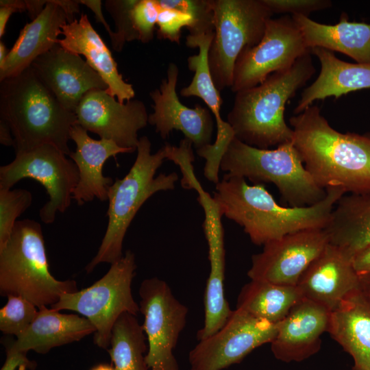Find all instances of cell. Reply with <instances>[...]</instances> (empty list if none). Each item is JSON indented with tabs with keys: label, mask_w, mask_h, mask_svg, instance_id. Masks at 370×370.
I'll return each mask as SVG.
<instances>
[{
	"label": "cell",
	"mask_w": 370,
	"mask_h": 370,
	"mask_svg": "<svg viewBox=\"0 0 370 370\" xmlns=\"http://www.w3.org/2000/svg\"><path fill=\"white\" fill-rule=\"evenodd\" d=\"M364 135L370 142V132H367V133L365 134Z\"/></svg>",
	"instance_id": "obj_48"
},
{
	"label": "cell",
	"mask_w": 370,
	"mask_h": 370,
	"mask_svg": "<svg viewBox=\"0 0 370 370\" xmlns=\"http://www.w3.org/2000/svg\"><path fill=\"white\" fill-rule=\"evenodd\" d=\"M95 331V326L84 317L63 314L42 306L27 330L6 347L15 351L27 353L33 350L44 354L54 347L79 341Z\"/></svg>",
	"instance_id": "obj_25"
},
{
	"label": "cell",
	"mask_w": 370,
	"mask_h": 370,
	"mask_svg": "<svg viewBox=\"0 0 370 370\" xmlns=\"http://www.w3.org/2000/svg\"><path fill=\"white\" fill-rule=\"evenodd\" d=\"M79 3L88 7L95 14V20L101 23L105 27L110 38L111 42L114 40L115 34L106 22L101 10V1L100 0H79Z\"/></svg>",
	"instance_id": "obj_39"
},
{
	"label": "cell",
	"mask_w": 370,
	"mask_h": 370,
	"mask_svg": "<svg viewBox=\"0 0 370 370\" xmlns=\"http://www.w3.org/2000/svg\"><path fill=\"white\" fill-rule=\"evenodd\" d=\"M136 269L135 255L127 250L99 280L88 288L63 294L50 308L77 312L88 319L96 329L94 343L108 350L112 330L119 317L125 312L136 316L140 312L131 288Z\"/></svg>",
	"instance_id": "obj_8"
},
{
	"label": "cell",
	"mask_w": 370,
	"mask_h": 370,
	"mask_svg": "<svg viewBox=\"0 0 370 370\" xmlns=\"http://www.w3.org/2000/svg\"><path fill=\"white\" fill-rule=\"evenodd\" d=\"M278 325L236 308L220 330L189 352L190 370H222L240 362L254 349L271 343Z\"/></svg>",
	"instance_id": "obj_13"
},
{
	"label": "cell",
	"mask_w": 370,
	"mask_h": 370,
	"mask_svg": "<svg viewBox=\"0 0 370 370\" xmlns=\"http://www.w3.org/2000/svg\"><path fill=\"white\" fill-rule=\"evenodd\" d=\"M138 293L148 345L145 357L148 368L179 370L173 350L185 328L188 308L174 296L169 284L158 278L144 280Z\"/></svg>",
	"instance_id": "obj_11"
},
{
	"label": "cell",
	"mask_w": 370,
	"mask_h": 370,
	"mask_svg": "<svg viewBox=\"0 0 370 370\" xmlns=\"http://www.w3.org/2000/svg\"><path fill=\"white\" fill-rule=\"evenodd\" d=\"M292 16L269 18L264 36L256 45L245 48L234 68L231 90L236 93L262 83L271 74L290 67L310 53Z\"/></svg>",
	"instance_id": "obj_12"
},
{
	"label": "cell",
	"mask_w": 370,
	"mask_h": 370,
	"mask_svg": "<svg viewBox=\"0 0 370 370\" xmlns=\"http://www.w3.org/2000/svg\"><path fill=\"white\" fill-rule=\"evenodd\" d=\"M359 277L360 287L362 290L365 292V293L367 295V297L370 299V274Z\"/></svg>",
	"instance_id": "obj_45"
},
{
	"label": "cell",
	"mask_w": 370,
	"mask_h": 370,
	"mask_svg": "<svg viewBox=\"0 0 370 370\" xmlns=\"http://www.w3.org/2000/svg\"><path fill=\"white\" fill-rule=\"evenodd\" d=\"M75 114L77 124L87 132L136 151L138 132L147 126L149 118L142 101L132 99L122 103L100 89L86 93Z\"/></svg>",
	"instance_id": "obj_15"
},
{
	"label": "cell",
	"mask_w": 370,
	"mask_h": 370,
	"mask_svg": "<svg viewBox=\"0 0 370 370\" xmlns=\"http://www.w3.org/2000/svg\"><path fill=\"white\" fill-rule=\"evenodd\" d=\"M0 119L10 128L15 154L52 145L65 155L75 112L66 110L43 84L31 66L1 81Z\"/></svg>",
	"instance_id": "obj_4"
},
{
	"label": "cell",
	"mask_w": 370,
	"mask_h": 370,
	"mask_svg": "<svg viewBox=\"0 0 370 370\" xmlns=\"http://www.w3.org/2000/svg\"><path fill=\"white\" fill-rule=\"evenodd\" d=\"M32 193L26 189L0 188V249L8 241L18 217L32 204Z\"/></svg>",
	"instance_id": "obj_31"
},
{
	"label": "cell",
	"mask_w": 370,
	"mask_h": 370,
	"mask_svg": "<svg viewBox=\"0 0 370 370\" xmlns=\"http://www.w3.org/2000/svg\"><path fill=\"white\" fill-rule=\"evenodd\" d=\"M289 123L293 145L320 187L341 188L346 194L370 191V142L364 134L336 131L316 105Z\"/></svg>",
	"instance_id": "obj_1"
},
{
	"label": "cell",
	"mask_w": 370,
	"mask_h": 370,
	"mask_svg": "<svg viewBox=\"0 0 370 370\" xmlns=\"http://www.w3.org/2000/svg\"><path fill=\"white\" fill-rule=\"evenodd\" d=\"M324 230L329 243L352 258L370 245V191L343 195Z\"/></svg>",
	"instance_id": "obj_27"
},
{
	"label": "cell",
	"mask_w": 370,
	"mask_h": 370,
	"mask_svg": "<svg viewBox=\"0 0 370 370\" xmlns=\"http://www.w3.org/2000/svg\"><path fill=\"white\" fill-rule=\"evenodd\" d=\"M213 11L214 38L208 62L220 92L232 85L236 61L245 48L262 40L273 15L263 0H210Z\"/></svg>",
	"instance_id": "obj_9"
},
{
	"label": "cell",
	"mask_w": 370,
	"mask_h": 370,
	"mask_svg": "<svg viewBox=\"0 0 370 370\" xmlns=\"http://www.w3.org/2000/svg\"><path fill=\"white\" fill-rule=\"evenodd\" d=\"M15 12H18L12 6H0V38H2L5 34V27L10 17Z\"/></svg>",
	"instance_id": "obj_43"
},
{
	"label": "cell",
	"mask_w": 370,
	"mask_h": 370,
	"mask_svg": "<svg viewBox=\"0 0 370 370\" xmlns=\"http://www.w3.org/2000/svg\"><path fill=\"white\" fill-rule=\"evenodd\" d=\"M330 312L301 298L278 323L271 343L274 356L283 362H300L319 352L321 336L327 332Z\"/></svg>",
	"instance_id": "obj_19"
},
{
	"label": "cell",
	"mask_w": 370,
	"mask_h": 370,
	"mask_svg": "<svg viewBox=\"0 0 370 370\" xmlns=\"http://www.w3.org/2000/svg\"><path fill=\"white\" fill-rule=\"evenodd\" d=\"M214 35V32L199 35L188 34L186 36L187 47H197L199 53L188 58V67L194 72V76L188 86L181 90L180 95L185 97H197L204 101L216 120L217 133L213 144L218 148L225 149L235 135L229 123L221 116L223 100L210 70L208 54Z\"/></svg>",
	"instance_id": "obj_28"
},
{
	"label": "cell",
	"mask_w": 370,
	"mask_h": 370,
	"mask_svg": "<svg viewBox=\"0 0 370 370\" xmlns=\"http://www.w3.org/2000/svg\"><path fill=\"white\" fill-rule=\"evenodd\" d=\"M178 75L177 66L169 63L166 77L162 79L159 88L149 93L153 112L149 115L148 123L155 126L163 139L174 130L181 131L199 149L211 144L213 117L208 108L196 105L190 108L181 103L176 92Z\"/></svg>",
	"instance_id": "obj_16"
},
{
	"label": "cell",
	"mask_w": 370,
	"mask_h": 370,
	"mask_svg": "<svg viewBox=\"0 0 370 370\" xmlns=\"http://www.w3.org/2000/svg\"><path fill=\"white\" fill-rule=\"evenodd\" d=\"M159 7L160 11L157 21L158 37L160 39H166L180 44L182 29L184 27L188 29L190 26L191 17L175 9L160 7V5Z\"/></svg>",
	"instance_id": "obj_35"
},
{
	"label": "cell",
	"mask_w": 370,
	"mask_h": 370,
	"mask_svg": "<svg viewBox=\"0 0 370 370\" xmlns=\"http://www.w3.org/2000/svg\"><path fill=\"white\" fill-rule=\"evenodd\" d=\"M169 147L166 143L151 153L148 137L139 138L136 158L129 172L108 188V225L97 254L85 267L87 273L101 263L112 264L120 260L126 232L138 210L156 193L175 188L178 180L176 173L155 177L164 160L169 158Z\"/></svg>",
	"instance_id": "obj_5"
},
{
	"label": "cell",
	"mask_w": 370,
	"mask_h": 370,
	"mask_svg": "<svg viewBox=\"0 0 370 370\" xmlns=\"http://www.w3.org/2000/svg\"><path fill=\"white\" fill-rule=\"evenodd\" d=\"M30 66L59 103L73 112L86 93L108 88L86 60L59 44L38 57Z\"/></svg>",
	"instance_id": "obj_17"
},
{
	"label": "cell",
	"mask_w": 370,
	"mask_h": 370,
	"mask_svg": "<svg viewBox=\"0 0 370 370\" xmlns=\"http://www.w3.org/2000/svg\"><path fill=\"white\" fill-rule=\"evenodd\" d=\"M353 266L359 276L370 274V245L353 257Z\"/></svg>",
	"instance_id": "obj_40"
},
{
	"label": "cell",
	"mask_w": 370,
	"mask_h": 370,
	"mask_svg": "<svg viewBox=\"0 0 370 370\" xmlns=\"http://www.w3.org/2000/svg\"><path fill=\"white\" fill-rule=\"evenodd\" d=\"M70 137L75 143L76 149L69 157L79 172V181L73 199L78 206L92 201L95 198L101 201L108 200V188L114 181L103 174L105 162L117 154L132 153L136 150L121 147L112 140L94 139L78 124L71 128Z\"/></svg>",
	"instance_id": "obj_20"
},
{
	"label": "cell",
	"mask_w": 370,
	"mask_h": 370,
	"mask_svg": "<svg viewBox=\"0 0 370 370\" xmlns=\"http://www.w3.org/2000/svg\"><path fill=\"white\" fill-rule=\"evenodd\" d=\"M90 370H114V369L110 365L102 363L94 366Z\"/></svg>",
	"instance_id": "obj_47"
},
{
	"label": "cell",
	"mask_w": 370,
	"mask_h": 370,
	"mask_svg": "<svg viewBox=\"0 0 370 370\" xmlns=\"http://www.w3.org/2000/svg\"><path fill=\"white\" fill-rule=\"evenodd\" d=\"M360 285L353 258L329 243L304 272L297 286L303 298L331 312Z\"/></svg>",
	"instance_id": "obj_18"
},
{
	"label": "cell",
	"mask_w": 370,
	"mask_h": 370,
	"mask_svg": "<svg viewBox=\"0 0 370 370\" xmlns=\"http://www.w3.org/2000/svg\"><path fill=\"white\" fill-rule=\"evenodd\" d=\"M63 38L58 44L72 53L84 56L87 63L106 84V91L120 103L134 99L135 91L117 69L111 51L94 29L86 14L62 27Z\"/></svg>",
	"instance_id": "obj_21"
},
{
	"label": "cell",
	"mask_w": 370,
	"mask_h": 370,
	"mask_svg": "<svg viewBox=\"0 0 370 370\" xmlns=\"http://www.w3.org/2000/svg\"><path fill=\"white\" fill-rule=\"evenodd\" d=\"M319 60L317 79L304 90L294 113L298 114L317 100L336 99L351 92L370 88V64L350 63L338 59L334 52L321 47L310 49Z\"/></svg>",
	"instance_id": "obj_24"
},
{
	"label": "cell",
	"mask_w": 370,
	"mask_h": 370,
	"mask_svg": "<svg viewBox=\"0 0 370 370\" xmlns=\"http://www.w3.org/2000/svg\"><path fill=\"white\" fill-rule=\"evenodd\" d=\"M325 198L310 206L279 205L262 184L249 185L245 178L227 174L216 184L214 199L223 216L243 227L256 245L286 234L310 229H325L338 200L345 193L328 188Z\"/></svg>",
	"instance_id": "obj_2"
},
{
	"label": "cell",
	"mask_w": 370,
	"mask_h": 370,
	"mask_svg": "<svg viewBox=\"0 0 370 370\" xmlns=\"http://www.w3.org/2000/svg\"><path fill=\"white\" fill-rule=\"evenodd\" d=\"M66 156L48 144L16 154L11 162L0 167V188L11 189L23 179L38 181L49 197L40 209V218L45 224L53 223L57 213H64L71 206L79 181L77 167Z\"/></svg>",
	"instance_id": "obj_10"
},
{
	"label": "cell",
	"mask_w": 370,
	"mask_h": 370,
	"mask_svg": "<svg viewBox=\"0 0 370 370\" xmlns=\"http://www.w3.org/2000/svg\"><path fill=\"white\" fill-rule=\"evenodd\" d=\"M146 341L143 325L136 316L122 314L112 328L110 346L107 350L114 370H148Z\"/></svg>",
	"instance_id": "obj_30"
},
{
	"label": "cell",
	"mask_w": 370,
	"mask_h": 370,
	"mask_svg": "<svg viewBox=\"0 0 370 370\" xmlns=\"http://www.w3.org/2000/svg\"><path fill=\"white\" fill-rule=\"evenodd\" d=\"M314 73L310 52L260 84L236 92L227 116L235 137L263 149L292 142L293 131L284 119L286 104Z\"/></svg>",
	"instance_id": "obj_3"
},
{
	"label": "cell",
	"mask_w": 370,
	"mask_h": 370,
	"mask_svg": "<svg viewBox=\"0 0 370 370\" xmlns=\"http://www.w3.org/2000/svg\"><path fill=\"white\" fill-rule=\"evenodd\" d=\"M159 11L156 0H138L132 10V19L140 42L147 43L153 40Z\"/></svg>",
	"instance_id": "obj_36"
},
{
	"label": "cell",
	"mask_w": 370,
	"mask_h": 370,
	"mask_svg": "<svg viewBox=\"0 0 370 370\" xmlns=\"http://www.w3.org/2000/svg\"><path fill=\"white\" fill-rule=\"evenodd\" d=\"M160 7L175 9L192 18L189 34L199 35L214 32L213 11L210 0H156Z\"/></svg>",
	"instance_id": "obj_33"
},
{
	"label": "cell",
	"mask_w": 370,
	"mask_h": 370,
	"mask_svg": "<svg viewBox=\"0 0 370 370\" xmlns=\"http://www.w3.org/2000/svg\"><path fill=\"white\" fill-rule=\"evenodd\" d=\"M77 291L75 280H58L49 271L40 223L29 219L17 221L0 249L1 296H22L40 308Z\"/></svg>",
	"instance_id": "obj_6"
},
{
	"label": "cell",
	"mask_w": 370,
	"mask_h": 370,
	"mask_svg": "<svg viewBox=\"0 0 370 370\" xmlns=\"http://www.w3.org/2000/svg\"><path fill=\"white\" fill-rule=\"evenodd\" d=\"M327 332L352 356V370H370V299L360 285L330 312Z\"/></svg>",
	"instance_id": "obj_22"
},
{
	"label": "cell",
	"mask_w": 370,
	"mask_h": 370,
	"mask_svg": "<svg viewBox=\"0 0 370 370\" xmlns=\"http://www.w3.org/2000/svg\"><path fill=\"white\" fill-rule=\"evenodd\" d=\"M227 175L247 178L255 184L272 183L290 207L312 206L326 196L306 169L293 142L273 149L248 145L234 137L220 164Z\"/></svg>",
	"instance_id": "obj_7"
},
{
	"label": "cell",
	"mask_w": 370,
	"mask_h": 370,
	"mask_svg": "<svg viewBox=\"0 0 370 370\" xmlns=\"http://www.w3.org/2000/svg\"><path fill=\"white\" fill-rule=\"evenodd\" d=\"M273 14H291L308 17L311 12L328 9L332 6L330 0H263Z\"/></svg>",
	"instance_id": "obj_37"
},
{
	"label": "cell",
	"mask_w": 370,
	"mask_h": 370,
	"mask_svg": "<svg viewBox=\"0 0 370 370\" xmlns=\"http://www.w3.org/2000/svg\"><path fill=\"white\" fill-rule=\"evenodd\" d=\"M7 298L0 310V330L17 337L33 322L38 308L22 296L9 295Z\"/></svg>",
	"instance_id": "obj_32"
},
{
	"label": "cell",
	"mask_w": 370,
	"mask_h": 370,
	"mask_svg": "<svg viewBox=\"0 0 370 370\" xmlns=\"http://www.w3.org/2000/svg\"><path fill=\"white\" fill-rule=\"evenodd\" d=\"M36 365L34 361L27 358V353L7 347L6 358L1 370H16L17 368L21 369V370L34 369Z\"/></svg>",
	"instance_id": "obj_38"
},
{
	"label": "cell",
	"mask_w": 370,
	"mask_h": 370,
	"mask_svg": "<svg viewBox=\"0 0 370 370\" xmlns=\"http://www.w3.org/2000/svg\"><path fill=\"white\" fill-rule=\"evenodd\" d=\"M307 46L321 47L348 56L357 63L370 64V23L350 22L343 12L338 23L328 25L309 17L293 15Z\"/></svg>",
	"instance_id": "obj_26"
},
{
	"label": "cell",
	"mask_w": 370,
	"mask_h": 370,
	"mask_svg": "<svg viewBox=\"0 0 370 370\" xmlns=\"http://www.w3.org/2000/svg\"><path fill=\"white\" fill-rule=\"evenodd\" d=\"M56 2L65 12L68 23L73 22L75 19V15L79 12V1L56 0Z\"/></svg>",
	"instance_id": "obj_41"
},
{
	"label": "cell",
	"mask_w": 370,
	"mask_h": 370,
	"mask_svg": "<svg viewBox=\"0 0 370 370\" xmlns=\"http://www.w3.org/2000/svg\"><path fill=\"white\" fill-rule=\"evenodd\" d=\"M301 298L297 286L251 280L241 288L236 308L278 323Z\"/></svg>",
	"instance_id": "obj_29"
},
{
	"label": "cell",
	"mask_w": 370,
	"mask_h": 370,
	"mask_svg": "<svg viewBox=\"0 0 370 370\" xmlns=\"http://www.w3.org/2000/svg\"><path fill=\"white\" fill-rule=\"evenodd\" d=\"M137 2L138 0H107L105 1L106 10L115 24V38L111 44L116 51H121L126 42L139 40L132 19V10Z\"/></svg>",
	"instance_id": "obj_34"
},
{
	"label": "cell",
	"mask_w": 370,
	"mask_h": 370,
	"mask_svg": "<svg viewBox=\"0 0 370 370\" xmlns=\"http://www.w3.org/2000/svg\"><path fill=\"white\" fill-rule=\"evenodd\" d=\"M26 10L32 20L36 18L43 10L47 1L42 0H25Z\"/></svg>",
	"instance_id": "obj_42"
},
{
	"label": "cell",
	"mask_w": 370,
	"mask_h": 370,
	"mask_svg": "<svg viewBox=\"0 0 370 370\" xmlns=\"http://www.w3.org/2000/svg\"><path fill=\"white\" fill-rule=\"evenodd\" d=\"M0 143L6 147L14 146V140L9 126L0 119Z\"/></svg>",
	"instance_id": "obj_44"
},
{
	"label": "cell",
	"mask_w": 370,
	"mask_h": 370,
	"mask_svg": "<svg viewBox=\"0 0 370 370\" xmlns=\"http://www.w3.org/2000/svg\"><path fill=\"white\" fill-rule=\"evenodd\" d=\"M329 243L324 229H310L286 234L267 243L251 257L247 271L251 280L297 286L311 262Z\"/></svg>",
	"instance_id": "obj_14"
},
{
	"label": "cell",
	"mask_w": 370,
	"mask_h": 370,
	"mask_svg": "<svg viewBox=\"0 0 370 370\" xmlns=\"http://www.w3.org/2000/svg\"><path fill=\"white\" fill-rule=\"evenodd\" d=\"M8 53H9V51L6 48V46L5 45L4 42L2 40H1L0 41V66L5 62Z\"/></svg>",
	"instance_id": "obj_46"
},
{
	"label": "cell",
	"mask_w": 370,
	"mask_h": 370,
	"mask_svg": "<svg viewBox=\"0 0 370 370\" xmlns=\"http://www.w3.org/2000/svg\"><path fill=\"white\" fill-rule=\"evenodd\" d=\"M67 23L66 15L56 0L47 1L42 12L25 25L9 50L0 66V82L21 73L58 44L62 27Z\"/></svg>",
	"instance_id": "obj_23"
}]
</instances>
